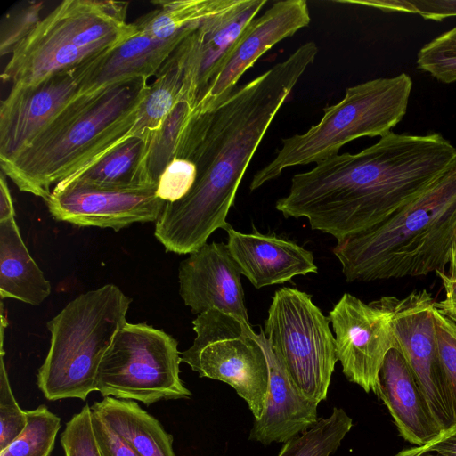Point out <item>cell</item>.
Listing matches in <instances>:
<instances>
[{
    "mask_svg": "<svg viewBox=\"0 0 456 456\" xmlns=\"http://www.w3.org/2000/svg\"><path fill=\"white\" fill-rule=\"evenodd\" d=\"M437 346L456 413V324L434 307Z\"/></svg>",
    "mask_w": 456,
    "mask_h": 456,
    "instance_id": "d590c367",
    "label": "cell"
},
{
    "mask_svg": "<svg viewBox=\"0 0 456 456\" xmlns=\"http://www.w3.org/2000/svg\"><path fill=\"white\" fill-rule=\"evenodd\" d=\"M311 21L305 0H284L273 4L246 27L225 58L218 72L197 102L191 115L216 110L235 90L241 76L274 45Z\"/></svg>",
    "mask_w": 456,
    "mask_h": 456,
    "instance_id": "5bb4252c",
    "label": "cell"
},
{
    "mask_svg": "<svg viewBox=\"0 0 456 456\" xmlns=\"http://www.w3.org/2000/svg\"><path fill=\"white\" fill-rule=\"evenodd\" d=\"M132 299L114 284L80 294L46 326L50 348L37 371V386L50 401H86L97 391L100 363L116 334L127 322Z\"/></svg>",
    "mask_w": 456,
    "mask_h": 456,
    "instance_id": "5b68a950",
    "label": "cell"
},
{
    "mask_svg": "<svg viewBox=\"0 0 456 456\" xmlns=\"http://www.w3.org/2000/svg\"><path fill=\"white\" fill-rule=\"evenodd\" d=\"M240 275L227 244L207 242L181 262L179 293L193 314L217 309L250 324Z\"/></svg>",
    "mask_w": 456,
    "mask_h": 456,
    "instance_id": "2e32d148",
    "label": "cell"
},
{
    "mask_svg": "<svg viewBox=\"0 0 456 456\" xmlns=\"http://www.w3.org/2000/svg\"><path fill=\"white\" fill-rule=\"evenodd\" d=\"M61 444L66 456H102L93 429L91 406L86 404L67 422Z\"/></svg>",
    "mask_w": 456,
    "mask_h": 456,
    "instance_id": "d6a6232c",
    "label": "cell"
},
{
    "mask_svg": "<svg viewBox=\"0 0 456 456\" xmlns=\"http://www.w3.org/2000/svg\"><path fill=\"white\" fill-rule=\"evenodd\" d=\"M135 32L133 23L110 16L100 1H62L12 52L2 82L38 84L98 57Z\"/></svg>",
    "mask_w": 456,
    "mask_h": 456,
    "instance_id": "52a82bcc",
    "label": "cell"
},
{
    "mask_svg": "<svg viewBox=\"0 0 456 456\" xmlns=\"http://www.w3.org/2000/svg\"><path fill=\"white\" fill-rule=\"evenodd\" d=\"M417 65L442 83L455 82L456 27L423 45L417 55Z\"/></svg>",
    "mask_w": 456,
    "mask_h": 456,
    "instance_id": "f546056e",
    "label": "cell"
},
{
    "mask_svg": "<svg viewBox=\"0 0 456 456\" xmlns=\"http://www.w3.org/2000/svg\"><path fill=\"white\" fill-rule=\"evenodd\" d=\"M153 134L146 133L126 140L54 186L79 183L101 188L157 187L143 185L139 177V166Z\"/></svg>",
    "mask_w": 456,
    "mask_h": 456,
    "instance_id": "cb8c5ba5",
    "label": "cell"
},
{
    "mask_svg": "<svg viewBox=\"0 0 456 456\" xmlns=\"http://www.w3.org/2000/svg\"><path fill=\"white\" fill-rule=\"evenodd\" d=\"M178 342L146 323L126 322L116 334L97 373L103 397L134 400L150 405L160 400L191 395L180 378Z\"/></svg>",
    "mask_w": 456,
    "mask_h": 456,
    "instance_id": "9c48e42d",
    "label": "cell"
},
{
    "mask_svg": "<svg viewBox=\"0 0 456 456\" xmlns=\"http://www.w3.org/2000/svg\"><path fill=\"white\" fill-rule=\"evenodd\" d=\"M149 78H127L94 92L77 94L53 121L1 170L20 191L43 198L64 179L100 141L111 136L119 122L139 107Z\"/></svg>",
    "mask_w": 456,
    "mask_h": 456,
    "instance_id": "277c9868",
    "label": "cell"
},
{
    "mask_svg": "<svg viewBox=\"0 0 456 456\" xmlns=\"http://www.w3.org/2000/svg\"><path fill=\"white\" fill-rule=\"evenodd\" d=\"M198 27L167 39L136 31L124 42L82 64L78 94L94 92L127 78L155 77L175 49Z\"/></svg>",
    "mask_w": 456,
    "mask_h": 456,
    "instance_id": "ffe728a7",
    "label": "cell"
},
{
    "mask_svg": "<svg viewBox=\"0 0 456 456\" xmlns=\"http://www.w3.org/2000/svg\"><path fill=\"white\" fill-rule=\"evenodd\" d=\"M352 418L344 409L334 407L305 432L283 444L277 456H331L353 428Z\"/></svg>",
    "mask_w": 456,
    "mask_h": 456,
    "instance_id": "83f0119b",
    "label": "cell"
},
{
    "mask_svg": "<svg viewBox=\"0 0 456 456\" xmlns=\"http://www.w3.org/2000/svg\"><path fill=\"white\" fill-rule=\"evenodd\" d=\"M44 1H26L10 8L0 25V55L12 54L41 21Z\"/></svg>",
    "mask_w": 456,
    "mask_h": 456,
    "instance_id": "4dcf8cb0",
    "label": "cell"
},
{
    "mask_svg": "<svg viewBox=\"0 0 456 456\" xmlns=\"http://www.w3.org/2000/svg\"><path fill=\"white\" fill-rule=\"evenodd\" d=\"M449 273L450 278L456 280V240L453 242L449 256Z\"/></svg>",
    "mask_w": 456,
    "mask_h": 456,
    "instance_id": "b9f144b4",
    "label": "cell"
},
{
    "mask_svg": "<svg viewBox=\"0 0 456 456\" xmlns=\"http://www.w3.org/2000/svg\"><path fill=\"white\" fill-rule=\"evenodd\" d=\"M411 89L412 80L406 73L348 87L338 103L323 110L316 125L304 134L282 139L273 159L254 175L250 191L276 179L288 167L336 156L357 138L388 134L406 114Z\"/></svg>",
    "mask_w": 456,
    "mask_h": 456,
    "instance_id": "8992f818",
    "label": "cell"
},
{
    "mask_svg": "<svg viewBox=\"0 0 456 456\" xmlns=\"http://www.w3.org/2000/svg\"><path fill=\"white\" fill-rule=\"evenodd\" d=\"M140 456H175L173 436L134 400L104 397L91 406Z\"/></svg>",
    "mask_w": 456,
    "mask_h": 456,
    "instance_id": "603a6c76",
    "label": "cell"
},
{
    "mask_svg": "<svg viewBox=\"0 0 456 456\" xmlns=\"http://www.w3.org/2000/svg\"><path fill=\"white\" fill-rule=\"evenodd\" d=\"M328 317L344 375L378 396L385 357L397 347L390 310L381 298L367 304L344 293Z\"/></svg>",
    "mask_w": 456,
    "mask_h": 456,
    "instance_id": "7c38bea8",
    "label": "cell"
},
{
    "mask_svg": "<svg viewBox=\"0 0 456 456\" xmlns=\"http://www.w3.org/2000/svg\"><path fill=\"white\" fill-rule=\"evenodd\" d=\"M318 53L311 41L235 89L213 112L191 161L197 178L176 202H167L154 235L167 251L191 254L217 229L225 230L243 175L282 105Z\"/></svg>",
    "mask_w": 456,
    "mask_h": 456,
    "instance_id": "6da1fadb",
    "label": "cell"
},
{
    "mask_svg": "<svg viewBox=\"0 0 456 456\" xmlns=\"http://www.w3.org/2000/svg\"><path fill=\"white\" fill-rule=\"evenodd\" d=\"M238 0L153 1L158 8L140 16L133 23L137 32L167 39L197 27L208 17L232 7Z\"/></svg>",
    "mask_w": 456,
    "mask_h": 456,
    "instance_id": "d4e9b609",
    "label": "cell"
},
{
    "mask_svg": "<svg viewBox=\"0 0 456 456\" xmlns=\"http://www.w3.org/2000/svg\"><path fill=\"white\" fill-rule=\"evenodd\" d=\"M191 114L190 104L180 100L152 134L139 166V177L143 185L157 186L160 175L175 159L181 130Z\"/></svg>",
    "mask_w": 456,
    "mask_h": 456,
    "instance_id": "4316f807",
    "label": "cell"
},
{
    "mask_svg": "<svg viewBox=\"0 0 456 456\" xmlns=\"http://www.w3.org/2000/svg\"><path fill=\"white\" fill-rule=\"evenodd\" d=\"M51 284L31 257L14 218L0 222V295L38 305Z\"/></svg>",
    "mask_w": 456,
    "mask_h": 456,
    "instance_id": "7402d4cb",
    "label": "cell"
},
{
    "mask_svg": "<svg viewBox=\"0 0 456 456\" xmlns=\"http://www.w3.org/2000/svg\"><path fill=\"white\" fill-rule=\"evenodd\" d=\"M258 338L269 364V394L262 416L254 419L248 439L265 445L284 444L317 422L319 403L307 399L297 389L270 348L264 331H260Z\"/></svg>",
    "mask_w": 456,
    "mask_h": 456,
    "instance_id": "d6986e66",
    "label": "cell"
},
{
    "mask_svg": "<svg viewBox=\"0 0 456 456\" xmlns=\"http://www.w3.org/2000/svg\"><path fill=\"white\" fill-rule=\"evenodd\" d=\"M395 456H443L437 452L428 451L426 445H419L410 449H405Z\"/></svg>",
    "mask_w": 456,
    "mask_h": 456,
    "instance_id": "60d3db41",
    "label": "cell"
},
{
    "mask_svg": "<svg viewBox=\"0 0 456 456\" xmlns=\"http://www.w3.org/2000/svg\"><path fill=\"white\" fill-rule=\"evenodd\" d=\"M391 313L397 347L410 366L442 430L456 425L451 391L441 363L434 318L436 300L427 289L403 298L382 297Z\"/></svg>",
    "mask_w": 456,
    "mask_h": 456,
    "instance_id": "8fae6325",
    "label": "cell"
},
{
    "mask_svg": "<svg viewBox=\"0 0 456 456\" xmlns=\"http://www.w3.org/2000/svg\"><path fill=\"white\" fill-rule=\"evenodd\" d=\"M156 189L101 188L72 183L54 186L45 201L50 215L57 221L118 232L134 223L158 220L167 202L157 196Z\"/></svg>",
    "mask_w": 456,
    "mask_h": 456,
    "instance_id": "4fadbf2b",
    "label": "cell"
},
{
    "mask_svg": "<svg viewBox=\"0 0 456 456\" xmlns=\"http://www.w3.org/2000/svg\"><path fill=\"white\" fill-rule=\"evenodd\" d=\"M196 178L197 167L192 161L175 158L160 175L156 194L166 202H176L189 193Z\"/></svg>",
    "mask_w": 456,
    "mask_h": 456,
    "instance_id": "e575fe53",
    "label": "cell"
},
{
    "mask_svg": "<svg viewBox=\"0 0 456 456\" xmlns=\"http://www.w3.org/2000/svg\"><path fill=\"white\" fill-rule=\"evenodd\" d=\"M6 175L1 172L0 175V222L15 217V210Z\"/></svg>",
    "mask_w": 456,
    "mask_h": 456,
    "instance_id": "ab89813d",
    "label": "cell"
},
{
    "mask_svg": "<svg viewBox=\"0 0 456 456\" xmlns=\"http://www.w3.org/2000/svg\"><path fill=\"white\" fill-rule=\"evenodd\" d=\"M330 322L309 294L289 287L274 292L265 321L270 348L300 394L317 403L338 361Z\"/></svg>",
    "mask_w": 456,
    "mask_h": 456,
    "instance_id": "ba28073f",
    "label": "cell"
},
{
    "mask_svg": "<svg viewBox=\"0 0 456 456\" xmlns=\"http://www.w3.org/2000/svg\"><path fill=\"white\" fill-rule=\"evenodd\" d=\"M456 240V157L384 222L338 241L332 252L347 282L444 272Z\"/></svg>",
    "mask_w": 456,
    "mask_h": 456,
    "instance_id": "3957f363",
    "label": "cell"
},
{
    "mask_svg": "<svg viewBox=\"0 0 456 456\" xmlns=\"http://www.w3.org/2000/svg\"><path fill=\"white\" fill-rule=\"evenodd\" d=\"M81 65L50 76L33 86H12L0 104V162L30 142L80 89Z\"/></svg>",
    "mask_w": 456,
    "mask_h": 456,
    "instance_id": "9a60e30c",
    "label": "cell"
},
{
    "mask_svg": "<svg viewBox=\"0 0 456 456\" xmlns=\"http://www.w3.org/2000/svg\"><path fill=\"white\" fill-rule=\"evenodd\" d=\"M27 424L0 456H50L61 428V419L45 405L26 411Z\"/></svg>",
    "mask_w": 456,
    "mask_h": 456,
    "instance_id": "f1b7e54d",
    "label": "cell"
},
{
    "mask_svg": "<svg viewBox=\"0 0 456 456\" xmlns=\"http://www.w3.org/2000/svg\"><path fill=\"white\" fill-rule=\"evenodd\" d=\"M266 0H238L231 8L204 20L184 40L182 99L191 112L246 27Z\"/></svg>",
    "mask_w": 456,
    "mask_h": 456,
    "instance_id": "e0dca14e",
    "label": "cell"
},
{
    "mask_svg": "<svg viewBox=\"0 0 456 456\" xmlns=\"http://www.w3.org/2000/svg\"><path fill=\"white\" fill-rule=\"evenodd\" d=\"M450 319V318H449ZM456 324V320L452 321Z\"/></svg>",
    "mask_w": 456,
    "mask_h": 456,
    "instance_id": "7bdbcfd3",
    "label": "cell"
},
{
    "mask_svg": "<svg viewBox=\"0 0 456 456\" xmlns=\"http://www.w3.org/2000/svg\"><path fill=\"white\" fill-rule=\"evenodd\" d=\"M455 157L456 148L440 134L391 131L360 152L338 154L295 175L275 208L287 218L305 217L313 230L338 242L387 220Z\"/></svg>",
    "mask_w": 456,
    "mask_h": 456,
    "instance_id": "7a4b0ae2",
    "label": "cell"
},
{
    "mask_svg": "<svg viewBox=\"0 0 456 456\" xmlns=\"http://www.w3.org/2000/svg\"><path fill=\"white\" fill-rule=\"evenodd\" d=\"M336 3L365 5L382 11L417 13L440 21L456 16V0H338Z\"/></svg>",
    "mask_w": 456,
    "mask_h": 456,
    "instance_id": "836d02e7",
    "label": "cell"
},
{
    "mask_svg": "<svg viewBox=\"0 0 456 456\" xmlns=\"http://www.w3.org/2000/svg\"><path fill=\"white\" fill-rule=\"evenodd\" d=\"M92 424L102 456H140L129 444L94 411H92Z\"/></svg>",
    "mask_w": 456,
    "mask_h": 456,
    "instance_id": "8d00e7d4",
    "label": "cell"
},
{
    "mask_svg": "<svg viewBox=\"0 0 456 456\" xmlns=\"http://www.w3.org/2000/svg\"><path fill=\"white\" fill-rule=\"evenodd\" d=\"M196 337L181 352L182 362L200 378L231 386L258 419L265 408L270 372L264 347L250 324L217 309L192 321Z\"/></svg>",
    "mask_w": 456,
    "mask_h": 456,
    "instance_id": "30bf717a",
    "label": "cell"
},
{
    "mask_svg": "<svg viewBox=\"0 0 456 456\" xmlns=\"http://www.w3.org/2000/svg\"><path fill=\"white\" fill-rule=\"evenodd\" d=\"M378 397L387 407L400 435L416 446L442 432L406 360L396 349L385 357L379 371Z\"/></svg>",
    "mask_w": 456,
    "mask_h": 456,
    "instance_id": "44dd1931",
    "label": "cell"
},
{
    "mask_svg": "<svg viewBox=\"0 0 456 456\" xmlns=\"http://www.w3.org/2000/svg\"><path fill=\"white\" fill-rule=\"evenodd\" d=\"M0 370V452L4 450L23 431L27 424L26 411L17 403L12 394L7 370L4 362L3 338L1 332Z\"/></svg>",
    "mask_w": 456,
    "mask_h": 456,
    "instance_id": "1f68e13d",
    "label": "cell"
},
{
    "mask_svg": "<svg viewBox=\"0 0 456 456\" xmlns=\"http://www.w3.org/2000/svg\"><path fill=\"white\" fill-rule=\"evenodd\" d=\"M185 60L184 39L164 62L150 84L134 123L137 135L155 133L164 119L182 100Z\"/></svg>",
    "mask_w": 456,
    "mask_h": 456,
    "instance_id": "484cf974",
    "label": "cell"
},
{
    "mask_svg": "<svg viewBox=\"0 0 456 456\" xmlns=\"http://www.w3.org/2000/svg\"><path fill=\"white\" fill-rule=\"evenodd\" d=\"M225 231L232 256L256 289L318 272L312 252L291 240L258 232L243 233L231 224Z\"/></svg>",
    "mask_w": 456,
    "mask_h": 456,
    "instance_id": "ac0fdd59",
    "label": "cell"
},
{
    "mask_svg": "<svg viewBox=\"0 0 456 456\" xmlns=\"http://www.w3.org/2000/svg\"><path fill=\"white\" fill-rule=\"evenodd\" d=\"M440 278L445 297L444 300L435 303V307L451 320H456V280L450 278L444 272H436Z\"/></svg>",
    "mask_w": 456,
    "mask_h": 456,
    "instance_id": "74e56055",
    "label": "cell"
},
{
    "mask_svg": "<svg viewBox=\"0 0 456 456\" xmlns=\"http://www.w3.org/2000/svg\"><path fill=\"white\" fill-rule=\"evenodd\" d=\"M425 445L428 451L443 456H456V425L444 430L437 437Z\"/></svg>",
    "mask_w": 456,
    "mask_h": 456,
    "instance_id": "f35d334b",
    "label": "cell"
}]
</instances>
